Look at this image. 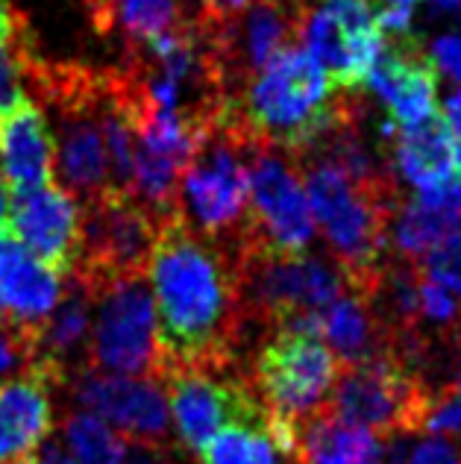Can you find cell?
Instances as JSON below:
<instances>
[{
  "label": "cell",
  "mask_w": 461,
  "mask_h": 464,
  "mask_svg": "<svg viewBox=\"0 0 461 464\" xmlns=\"http://www.w3.org/2000/svg\"><path fill=\"white\" fill-rule=\"evenodd\" d=\"M148 276L168 373L235 368L247 338L235 253L174 215L162 221Z\"/></svg>",
  "instance_id": "cell-1"
},
{
  "label": "cell",
  "mask_w": 461,
  "mask_h": 464,
  "mask_svg": "<svg viewBox=\"0 0 461 464\" xmlns=\"http://www.w3.org/2000/svg\"><path fill=\"white\" fill-rule=\"evenodd\" d=\"M314 221L321 224L330 259L341 267L347 288L368 295L388 259L394 218L403 206L399 182L370 186L314 159H297Z\"/></svg>",
  "instance_id": "cell-2"
},
{
  "label": "cell",
  "mask_w": 461,
  "mask_h": 464,
  "mask_svg": "<svg viewBox=\"0 0 461 464\" xmlns=\"http://www.w3.org/2000/svg\"><path fill=\"white\" fill-rule=\"evenodd\" d=\"M253 141L297 156L335 124L338 94L303 44L283 47L235 101Z\"/></svg>",
  "instance_id": "cell-3"
},
{
  "label": "cell",
  "mask_w": 461,
  "mask_h": 464,
  "mask_svg": "<svg viewBox=\"0 0 461 464\" xmlns=\"http://www.w3.org/2000/svg\"><path fill=\"white\" fill-rule=\"evenodd\" d=\"M338 359L321 333L276 329L259 344L250 364V382L271 411V432L279 450L297 464L300 426L330 409L338 380Z\"/></svg>",
  "instance_id": "cell-4"
},
{
  "label": "cell",
  "mask_w": 461,
  "mask_h": 464,
  "mask_svg": "<svg viewBox=\"0 0 461 464\" xmlns=\"http://www.w3.org/2000/svg\"><path fill=\"white\" fill-rule=\"evenodd\" d=\"M235 259L245 324L247 329L262 326L264 335L276 333V329L321 333L323 312L347 291L341 267L314 253H235Z\"/></svg>",
  "instance_id": "cell-5"
},
{
  "label": "cell",
  "mask_w": 461,
  "mask_h": 464,
  "mask_svg": "<svg viewBox=\"0 0 461 464\" xmlns=\"http://www.w3.org/2000/svg\"><path fill=\"white\" fill-rule=\"evenodd\" d=\"M256 141L241 124L235 101L206 132L179 186V218L203 238L233 244L250 206V153Z\"/></svg>",
  "instance_id": "cell-6"
},
{
  "label": "cell",
  "mask_w": 461,
  "mask_h": 464,
  "mask_svg": "<svg viewBox=\"0 0 461 464\" xmlns=\"http://www.w3.org/2000/svg\"><path fill=\"white\" fill-rule=\"evenodd\" d=\"M314 241V215L294 156L262 148L250 153V206L233 253L303 256Z\"/></svg>",
  "instance_id": "cell-7"
},
{
  "label": "cell",
  "mask_w": 461,
  "mask_h": 464,
  "mask_svg": "<svg viewBox=\"0 0 461 464\" xmlns=\"http://www.w3.org/2000/svg\"><path fill=\"white\" fill-rule=\"evenodd\" d=\"M432 385L394 353L368 362L341 364L332 388L330 411L344 423L361 426L376 438L420 435Z\"/></svg>",
  "instance_id": "cell-8"
},
{
  "label": "cell",
  "mask_w": 461,
  "mask_h": 464,
  "mask_svg": "<svg viewBox=\"0 0 461 464\" xmlns=\"http://www.w3.org/2000/svg\"><path fill=\"white\" fill-rule=\"evenodd\" d=\"M94 297L89 371L165 382L168 368L148 274L118 279L97 291Z\"/></svg>",
  "instance_id": "cell-9"
},
{
  "label": "cell",
  "mask_w": 461,
  "mask_h": 464,
  "mask_svg": "<svg viewBox=\"0 0 461 464\" xmlns=\"http://www.w3.org/2000/svg\"><path fill=\"white\" fill-rule=\"evenodd\" d=\"M162 224L136 194L109 188L82 203V244L74 276L94 295L127 276L150 271Z\"/></svg>",
  "instance_id": "cell-10"
},
{
  "label": "cell",
  "mask_w": 461,
  "mask_h": 464,
  "mask_svg": "<svg viewBox=\"0 0 461 464\" xmlns=\"http://www.w3.org/2000/svg\"><path fill=\"white\" fill-rule=\"evenodd\" d=\"M177 444L200 456L203 447L229 423L268 418L247 371H171L165 376Z\"/></svg>",
  "instance_id": "cell-11"
},
{
  "label": "cell",
  "mask_w": 461,
  "mask_h": 464,
  "mask_svg": "<svg viewBox=\"0 0 461 464\" xmlns=\"http://www.w3.org/2000/svg\"><path fill=\"white\" fill-rule=\"evenodd\" d=\"M65 394L71 397V406L101 418L120 438L150 444H177L171 441L174 418L162 380L82 371L68 382Z\"/></svg>",
  "instance_id": "cell-12"
},
{
  "label": "cell",
  "mask_w": 461,
  "mask_h": 464,
  "mask_svg": "<svg viewBox=\"0 0 461 464\" xmlns=\"http://www.w3.org/2000/svg\"><path fill=\"white\" fill-rule=\"evenodd\" d=\"M391 127L408 130L438 112V65L418 33H388L368 77Z\"/></svg>",
  "instance_id": "cell-13"
},
{
  "label": "cell",
  "mask_w": 461,
  "mask_h": 464,
  "mask_svg": "<svg viewBox=\"0 0 461 464\" xmlns=\"http://www.w3.org/2000/svg\"><path fill=\"white\" fill-rule=\"evenodd\" d=\"M12 238L59 276H71L82 244V206L56 182L12 194Z\"/></svg>",
  "instance_id": "cell-14"
},
{
  "label": "cell",
  "mask_w": 461,
  "mask_h": 464,
  "mask_svg": "<svg viewBox=\"0 0 461 464\" xmlns=\"http://www.w3.org/2000/svg\"><path fill=\"white\" fill-rule=\"evenodd\" d=\"M62 288L65 276L35 259L24 244L0 241V324L30 335L56 309Z\"/></svg>",
  "instance_id": "cell-15"
},
{
  "label": "cell",
  "mask_w": 461,
  "mask_h": 464,
  "mask_svg": "<svg viewBox=\"0 0 461 464\" xmlns=\"http://www.w3.org/2000/svg\"><path fill=\"white\" fill-rule=\"evenodd\" d=\"M0 168L12 194L51 186L56 174V139L44 109L21 97L9 115L0 118Z\"/></svg>",
  "instance_id": "cell-16"
},
{
  "label": "cell",
  "mask_w": 461,
  "mask_h": 464,
  "mask_svg": "<svg viewBox=\"0 0 461 464\" xmlns=\"http://www.w3.org/2000/svg\"><path fill=\"white\" fill-rule=\"evenodd\" d=\"M391 162L418 191H441L458 182V139L447 112L438 109L420 124L399 130L391 144Z\"/></svg>",
  "instance_id": "cell-17"
},
{
  "label": "cell",
  "mask_w": 461,
  "mask_h": 464,
  "mask_svg": "<svg viewBox=\"0 0 461 464\" xmlns=\"http://www.w3.org/2000/svg\"><path fill=\"white\" fill-rule=\"evenodd\" d=\"M53 391L33 373L0 382V464L39 453L53 432Z\"/></svg>",
  "instance_id": "cell-18"
},
{
  "label": "cell",
  "mask_w": 461,
  "mask_h": 464,
  "mask_svg": "<svg viewBox=\"0 0 461 464\" xmlns=\"http://www.w3.org/2000/svg\"><path fill=\"white\" fill-rule=\"evenodd\" d=\"M461 232V179L441 191H418L394 218V253L420 262L432 247Z\"/></svg>",
  "instance_id": "cell-19"
},
{
  "label": "cell",
  "mask_w": 461,
  "mask_h": 464,
  "mask_svg": "<svg viewBox=\"0 0 461 464\" xmlns=\"http://www.w3.org/2000/svg\"><path fill=\"white\" fill-rule=\"evenodd\" d=\"M321 335L335 353L338 364H356L391 353V341L370 300L347 288L321 317Z\"/></svg>",
  "instance_id": "cell-20"
},
{
  "label": "cell",
  "mask_w": 461,
  "mask_h": 464,
  "mask_svg": "<svg viewBox=\"0 0 461 464\" xmlns=\"http://www.w3.org/2000/svg\"><path fill=\"white\" fill-rule=\"evenodd\" d=\"M200 464H294L271 432V414L262 420L229 423L197 456Z\"/></svg>",
  "instance_id": "cell-21"
},
{
  "label": "cell",
  "mask_w": 461,
  "mask_h": 464,
  "mask_svg": "<svg viewBox=\"0 0 461 464\" xmlns=\"http://www.w3.org/2000/svg\"><path fill=\"white\" fill-rule=\"evenodd\" d=\"M53 432L77 464H120L124 438L89 411H65V418L56 423Z\"/></svg>",
  "instance_id": "cell-22"
},
{
  "label": "cell",
  "mask_w": 461,
  "mask_h": 464,
  "mask_svg": "<svg viewBox=\"0 0 461 464\" xmlns=\"http://www.w3.org/2000/svg\"><path fill=\"white\" fill-rule=\"evenodd\" d=\"M420 274L450 291L453 297L461 300V232L453 238L441 241L418 262Z\"/></svg>",
  "instance_id": "cell-23"
},
{
  "label": "cell",
  "mask_w": 461,
  "mask_h": 464,
  "mask_svg": "<svg viewBox=\"0 0 461 464\" xmlns=\"http://www.w3.org/2000/svg\"><path fill=\"white\" fill-rule=\"evenodd\" d=\"M394 464H461V444L447 438H423L408 444V438H397Z\"/></svg>",
  "instance_id": "cell-24"
},
{
  "label": "cell",
  "mask_w": 461,
  "mask_h": 464,
  "mask_svg": "<svg viewBox=\"0 0 461 464\" xmlns=\"http://www.w3.org/2000/svg\"><path fill=\"white\" fill-rule=\"evenodd\" d=\"M27 368H30L27 338L15 333L12 326L0 324V382L27 373Z\"/></svg>",
  "instance_id": "cell-25"
},
{
  "label": "cell",
  "mask_w": 461,
  "mask_h": 464,
  "mask_svg": "<svg viewBox=\"0 0 461 464\" xmlns=\"http://www.w3.org/2000/svg\"><path fill=\"white\" fill-rule=\"evenodd\" d=\"M432 59L438 71H444L447 77L461 82V35L450 33V35H441L438 42L432 44Z\"/></svg>",
  "instance_id": "cell-26"
},
{
  "label": "cell",
  "mask_w": 461,
  "mask_h": 464,
  "mask_svg": "<svg viewBox=\"0 0 461 464\" xmlns=\"http://www.w3.org/2000/svg\"><path fill=\"white\" fill-rule=\"evenodd\" d=\"M450 382L461 388V321L450 329Z\"/></svg>",
  "instance_id": "cell-27"
},
{
  "label": "cell",
  "mask_w": 461,
  "mask_h": 464,
  "mask_svg": "<svg viewBox=\"0 0 461 464\" xmlns=\"http://www.w3.org/2000/svg\"><path fill=\"white\" fill-rule=\"evenodd\" d=\"M12 236V203H9V188L4 177H0V241Z\"/></svg>",
  "instance_id": "cell-28"
},
{
  "label": "cell",
  "mask_w": 461,
  "mask_h": 464,
  "mask_svg": "<svg viewBox=\"0 0 461 464\" xmlns=\"http://www.w3.org/2000/svg\"><path fill=\"white\" fill-rule=\"evenodd\" d=\"M447 118L453 121V127H458L461 130V89L458 92H453V97L447 101Z\"/></svg>",
  "instance_id": "cell-29"
},
{
  "label": "cell",
  "mask_w": 461,
  "mask_h": 464,
  "mask_svg": "<svg viewBox=\"0 0 461 464\" xmlns=\"http://www.w3.org/2000/svg\"><path fill=\"white\" fill-rule=\"evenodd\" d=\"M458 174H461V139H458Z\"/></svg>",
  "instance_id": "cell-30"
},
{
  "label": "cell",
  "mask_w": 461,
  "mask_h": 464,
  "mask_svg": "<svg viewBox=\"0 0 461 464\" xmlns=\"http://www.w3.org/2000/svg\"><path fill=\"white\" fill-rule=\"evenodd\" d=\"M200 4H206V0H200Z\"/></svg>",
  "instance_id": "cell-31"
}]
</instances>
